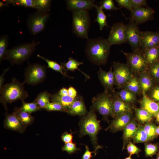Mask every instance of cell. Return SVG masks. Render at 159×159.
<instances>
[{
    "label": "cell",
    "mask_w": 159,
    "mask_h": 159,
    "mask_svg": "<svg viewBox=\"0 0 159 159\" xmlns=\"http://www.w3.org/2000/svg\"><path fill=\"white\" fill-rule=\"evenodd\" d=\"M111 46L107 39L102 37L89 38L85 51L91 62L98 65L104 64L107 62Z\"/></svg>",
    "instance_id": "6da1fadb"
},
{
    "label": "cell",
    "mask_w": 159,
    "mask_h": 159,
    "mask_svg": "<svg viewBox=\"0 0 159 159\" xmlns=\"http://www.w3.org/2000/svg\"><path fill=\"white\" fill-rule=\"evenodd\" d=\"M25 83L20 82L15 78L11 82L3 86L0 89V101L5 106L7 103H11L18 100L22 102L28 96L27 92L24 88Z\"/></svg>",
    "instance_id": "7a4b0ae2"
},
{
    "label": "cell",
    "mask_w": 159,
    "mask_h": 159,
    "mask_svg": "<svg viewBox=\"0 0 159 159\" xmlns=\"http://www.w3.org/2000/svg\"><path fill=\"white\" fill-rule=\"evenodd\" d=\"M94 110L93 108H91L81 120L79 123L80 135L82 137L89 135L92 143L96 148L100 146L97 144V135L101 127Z\"/></svg>",
    "instance_id": "3957f363"
},
{
    "label": "cell",
    "mask_w": 159,
    "mask_h": 159,
    "mask_svg": "<svg viewBox=\"0 0 159 159\" xmlns=\"http://www.w3.org/2000/svg\"><path fill=\"white\" fill-rule=\"evenodd\" d=\"M39 43L34 39L30 43L16 46L8 50L6 59L12 65L22 64L30 57Z\"/></svg>",
    "instance_id": "277c9868"
},
{
    "label": "cell",
    "mask_w": 159,
    "mask_h": 159,
    "mask_svg": "<svg viewBox=\"0 0 159 159\" xmlns=\"http://www.w3.org/2000/svg\"><path fill=\"white\" fill-rule=\"evenodd\" d=\"M72 12L73 32L79 37L88 39L91 21L88 11L81 10Z\"/></svg>",
    "instance_id": "5b68a950"
},
{
    "label": "cell",
    "mask_w": 159,
    "mask_h": 159,
    "mask_svg": "<svg viewBox=\"0 0 159 159\" xmlns=\"http://www.w3.org/2000/svg\"><path fill=\"white\" fill-rule=\"evenodd\" d=\"M25 81L27 84L35 85L44 81L46 77V67L40 64H29L24 74Z\"/></svg>",
    "instance_id": "8992f818"
},
{
    "label": "cell",
    "mask_w": 159,
    "mask_h": 159,
    "mask_svg": "<svg viewBox=\"0 0 159 159\" xmlns=\"http://www.w3.org/2000/svg\"><path fill=\"white\" fill-rule=\"evenodd\" d=\"M50 14L37 10L30 15L27 19V26L29 32L35 35L42 31L49 18Z\"/></svg>",
    "instance_id": "52a82bcc"
},
{
    "label": "cell",
    "mask_w": 159,
    "mask_h": 159,
    "mask_svg": "<svg viewBox=\"0 0 159 159\" xmlns=\"http://www.w3.org/2000/svg\"><path fill=\"white\" fill-rule=\"evenodd\" d=\"M121 51L126 58L127 64L132 72L139 74L148 69V66L144 52L141 50L129 53L125 52L122 50Z\"/></svg>",
    "instance_id": "ba28073f"
},
{
    "label": "cell",
    "mask_w": 159,
    "mask_h": 159,
    "mask_svg": "<svg viewBox=\"0 0 159 159\" xmlns=\"http://www.w3.org/2000/svg\"><path fill=\"white\" fill-rule=\"evenodd\" d=\"M92 102L93 109L103 117H113L112 98L107 91H105L94 97Z\"/></svg>",
    "instance_id": "9c48e42d"
},
{
    "label": "cell",
    "mask_w": 159,
    "mask_h": 159,
    "mask_svg": "<svg viewBox=\"0 0 159 159\" xmlns=\"http://www.w3.org/2000/svg\"><path fill=\"white\" fill-rule=\"evenodd\" d=\"M115 85L117 87H123L133 75L128 64L114 62L113 64Z\"/></svg>",
    "instance_id": "30bf717a"
},
{
    "label": "cell",
    "mask_w": 159,
    "mask_h": 159,
    "mask_svg": "<svg viewBox=\"0 0 159 159\" xmlns=\"http://www.w3.org/2000/svg\"><path fill=\"white\" fill-rule=\"evenodd\" d=\"M140 32L138 25L135 22L130 20L126 25V43L130 45L133 51L140 50Z\"/></svg>",
    "instance_id": "8fae6325"
},
{
    "label": "cell",
    "mask_w": 159,
    "mask_h": 159,
    "mask_svg": "<svg viewBox=\"0 0 159 159\" xmlns=\"http://www.w3.org/2000/svg\"><path fill=\"white\" fill-rule=\"evenodd\" d=\"M126 25L123 22L115 23L111 27L107 40L111 45L126 43L125 30Z\"/></svg>",
    "instance_id": "7c38bea8"
},
{
    "label": "cell",
    "mask_w": 159,
    "mask_h": 159,
    "mask_svg": "<svg viewBox=\"0 0 159 159\" xmlns=\"http://www.w3.org/2000/svg\"><path fill=\"white\" fill-rule=\"evenodd\" d=\"M140 48L144 52L151 47L159 46V32L140 31Z\"/></svg>",
    "instance_id": "4fadbf2b"
},
{
    "label": "cell",
    "mask_w": 159,
    "mask_h": 159,
    "mask_svg": "<svg viewBox=\"0 0 159 159\" xmlns=\"http://www.w3.org/2000/svg\"><path fill=\"white\" fill-rule=\"evenodd\" d=\"M154 12L153 9L149 7L133 8L131 11L130 20L138 25L151 19Z\"/></svg>",
    "instance_id": "5bb4252c"
},
{
    "label": "cell",
    "mask_w": 159,
    "mask_h": 159,
    "mask_svg": "<svg viewBox=\"0 0 159 159\" xmlns=\"http://www.w3.org/2000/svg\"><path fill=\"white\" fill-rule=\"evenodd\" d=\"M94 0H67L65 2L66 9L72 12L78 11H88L95 6Z\"/></svg>",
    "instance_id": "9a60e30c"
},
{
    "label": "cell",
    "mask_w": 159,
    "mask_h": 159,
    "mask_svg": "<svg viewBox=\"0 0 159 159\" xmlns=\"http://www.w3.org/2000/svg\"><path fill=\"white\" fill-rule=\"evenodd\" d=\"M112 101L113 117L132 112L130 104L123 101L118 96L112 99Z\"/></svg>",
    "instance_id": "2e32d148"
},
{
    "label": "cell",
    "mask_w": 159,
    "mask_h": 159,
    "mask_svg": "<svg viewBox=\"0 0 159 159\" xmlns=\"http://www.w3.org/2000/svg\"><path fill=\"white\" fill-rule=\"evenodd\" d=\"M112 66L110 70L106 72L100 69L98 72L99 78L101 83L105 88V91L112 89L115 85V80Z\"/></svg>",
    "instance_id": "e0dca14e"
},
{
    "label": "cell",
    "mask_w": 159,
    "mask_h": 159,
    "mask_svg": "<svg viewBox=\"0 0 159 159\" xmlns=\"http://www.w3.org/2000/svg\"><path fill=\"white\" fill-rule=\"evenodd\" d=\"M132 116V112H131L115 117L109 128L113 132H116L124 129L131 121Z\"/></svg>",
    "instance_id": "ac0fdd59"
},
{
    "label": "cell",
    "mask_w": 159,
    "mask_h": 159,
    "mask_svg": "<svg viewBox=\"0 0 159 159\" xmlns=\"http://www.w3.org/2000/svg\"><path fill=\"white\" fill-rule=\"evenodd\" d=\"M143 98L140 102L141 108L145 109L153 116L159 112V103L148 97L146 93L142 92Z\"/></svg>",
    "instance_id": "d6986e66"
},
{
    "label": "cell",
    "mask_w": 159,
    "mask_h": 159,
    "mask_svg": "<svg viewBox=\"0 0 159 159\" xmlns=\"http://www.w3.org/2000/svg\"><path fill=\"white\" fill-rule=\"evenodd\" d=\"M67 112L72 115H84L87 113L82 98L77 97L68 108Z\"/></svg>",
    "instance_id": "ffe728a7"
},
{
    "label": "cell",
    "mask_w": 159,
    "mask_h": 159,
    "mask_svg": "<svg viewBox=\"0 0 159 159\" xmlns=\"http://www.w3.org/2000/svg\"><path fill=\"white\" fill-rule=\"evenodd\" d=\"M4 124L7 128L20 132H23L25 127L14 112L6 116Z\"/></svg>",
    "instance_id": "44dd1931"
},
{
    "label": "cell",
    "mask_w": 159,
    "mask_h": 159,
    "mask_svg": "<svg viewBox=\"0 0 159 159\" xmlns=\"http://www.w3.org/2000/svg\"><path fill=\"white\" fill-rule=\"evenodd\" d=\"M139 77L140 90L142 92L146 93L152 87L153 83L152 78L147 71L139 74Z\"/></svg>",
    "instance_id": "7402d4cb"
},
{
    "label": "cell",
    "mask_w": 159,
    "mask_h": 159,
    "mask_svg": "<svg viewBox=\"0 0 159 159\" xmlns=\"http://www.w3.org/2000/svg\"><path fill=\"white\" fill-rule=\"evenodd\" d=\"M137 127L135 121L133 120H131L125 126L124 129L123 139L124 148L127 143L134 137Z\"/></svg>",
    "instance_id": "603a6c76"
},
{
    "label": "cell",
    "mask_w": 159,
    "mask_h": 159,
    "mask_svg": "<svg viewBox=\"0 0 159 159\" xmlns=\"http://www.w3.org/2000/svg\"><path fill=\"white\" fill-rule=\"evenodd\" d=\"M144 54L148 66L154 64L159 61V46L147 49Z\"/></svg>",
    "instance_id": "cb8c5ba5"
},
{
    "label": "cell",
    "mask_w": 159,
    "mask_h": 159,
    "mask_svg": "<svg viewBox=\"0 0 159 159\" xmlns=\"http://www.w3.org/2000/svg\"><path fill=\"white\" fill-rule=\"evenodd\" d=\"M75 98H72L69 95L61 96L59 95V93L50 94V100L53 102H57L60 104L67 110L74 100Z\"/></svg>",
    "instance_id": "d4e9b609"
},
{
    "label": "cell",
    "mask_w": 159,
    "mask_h": 159,
    "mask_svg": "<svg viewBox=\"0 0 159 159\" xmlns=\"http://www.w3.org/2000/svg\"><path fill=\"white\" fill-rule=\"evenodd\" d=\"M95 7L97 12V17L95 21L98 22L100 30H102L105 26H109L106 21L107 16L105 14L101 6L95 5Z\"/></svg>",
    "instance_id": "484cf974"
},
{
    "label": "cell",
    "mask_w": 159,
    "mask_h": 159,
    "mask_svg": "<svg viewBox=\"0 0 159 159\" xmlns=\"http://www.w3.org/2000/svg\"><path fill=\"white\" fill-rule=\"evenodd\" d=\"M37 56L47 62V67L58 72L65 76L69 77L67 75L66 72H64L66 69L62 65H60L56 62L48 59L39 54H37Z\"/></svg>",
    "instance_id": "4316f807"
},
{
    "label": "cell",
    "mask_w": 159,
    "mask_h": 159,
    "mask_svg": "<svg viewBox=\"0 0 159 159\" xmlns=\"http://www.w3.org/2000/svg\"><path fill=\"white\" fill-rule=\"evenodd\" d=\"M50 94L46 91L39 93L34 102L38 105L40 109H44L47 105L50 102Z\"/></svg>",
    "instance_id": "83f0119b"
},
{
    "label": "cell",
    "mask_w": 159,
    "mask_h": 159,
    "mask_svg": "<svg viewBox=\"0 0 159 159\" xmlns=\"http://www.w3.org/2000/svg\"><path fill=\"white\" fill-rule=\"evenodd\" d=\"M123 87L135 94L139 93L141 90L138 78L133 75Z\"/></svg>",
    "instance_id": "f1b7e54d"
},
{
    "label": "cell",
    "mask_w": 159,
    "mask_h": 159,
    "mask_svg": "<svg viewBox=\"0 0 159 159\" xmlns=\"http://www.w3.org/2000/svg\"><path fill=\"white\" fill-rule=\"evenodd\" d=\"M135 94L124 88L117 93L118 96L125 103L130 104L134 102L136 100Z\"/></svg>",
    "instance_id": "f546056e"
},
{
    "label": "cell",
    "mask_w": 159,
    "mask_h": 159,
    "mask_svg": "<svg viewBox=\"0 0 159 159\" xmlns=\"http://www.w3.org/2000/svg\"><path fill=\"white\" fill-rule=\"evenodd\" d=\"M14 112L25 126L31 124L34 120V117L30 114L21 111L20 108L16 109Z\"/></svg>",
    "instance_id": "4dcf8cb0"
},
{
    "label": "cell",
    "mask_w": 159,
    "mask_h": 159,
    "mask_svg": "<svg viewBox=\"0 0 159 159\" xmlns=\"http://www.w3.org/2000/svg\"><path fill=\"white\" fill-rule=\"evenodd\" d=\"M135 114L137 119L142 123L149 122L152 119L153 116L151 115L142 108L136 109Z\"/></svg>",
    "instance_id": "1f68e13d"
},
{
    "label": "cell",
    "mask_w": 159,
    "mask_h": 159,
    "mask_svg": "<svg viewBox=\"0 0 159 159\" xmlns=\"http://www.w3.org/2000/svg\"><path fill=\"white\" fill-rule=\"evenodd\" d=\"M133 139L134 142L135 143L145 142L150 140L143 127L141 126L137 127Z\"/></svg>",
    "instance_id": "d6a6232c"
},
{
    "label": "cell",
    "mask_w": 159,
    "mask_h": 159,
    "mask_svg": "<svg viewBox=\"0 0 159 159\" xmlns=\"http://www.w3.org/2000/svg\"><path fill=\"white\" fill-rule=\"evenodd\" d=\"M9 43L8 37L7 35H3L0 38V61L1 63L3 59H6L8 50Z\"/></svg>",
    "instance_id": "836d02e7"
},
{
    "label": "cell",
    "mask_w": 159,
    "mask_h": 159,
    "mask_svg": "<svg viewBox=\"0 0 159 159\" xmlns=\"http://www.w3.org/2000/svg\"><path fill=\"white\" fill-rule=\"evenodd\" d=\"M51 0H34V8L37 10L47 13L51 8Z\"/></svg>",
    "instance_id": "e575fe53"
},
{
    "label": "cell",
    "mask_w": 159,
    "mask_h": 159,
    "mask_svg": "<svg viewBox=\"0 0 159 159\" xmlns=\"http://www.w3.org/2000/svg\"><path fill=\"white\" fill-rule=\"evenodd\" d=\"M3 1L7 5L11 4L14 6L34 8V0H5Z\"/></svg>",
    "instance_id": "d590c367"
},
{
    "label": "cell",
    "mask_w": 159,
    "mask_h": 159,
    "mask_svg": "<svg viewBox=\"0 0 159 159\" xmlns=\"http://www.w3.org/2000/svg\"><path fill=\"white\" fill-rule=\"evenodd\" d=\"M82 64V62H78L72 58L70 57L67 62L62 63L61 65L65 68L67 70L74 71L76 69L79 70L78 67Z\"/></svg>",
    "instance_id": "8d00e7d4"
},
{
    "label": "cell",
    "mask_w": 159,
    "mask_h": 159,
    "mask_svg": "<svg viewBox=\"0 0 159 159\" xmlns=\"http://www.w3.org/2000/svg\"><path fill=\"white\" fill-rule=\"evenodd\" d=\"M20 109L21 111L29 114L40 109L37 104L34 101L30 103L23 102L22 105Z\"/></svg>",
    "instance_id": "74e56055"
},
{
    "label": "cell",
    "mask_w": 159,
    "mask_h": 159,
    "mask_svg": "<svg viewBox=\"0 0 159 159\" xmlns=\"http://www.w3.org/2000/svg\"><path fill=\"white\" fill-rule=\"evenodd\" d=\"M156 126L151 123H146L143 127L144 130L150 140L155 138L157 136L156 132Z\"/></svg>",
    "instance_id": "f35d334b"
},
{
    "label": "cell",
    "mask_w": 159,
    "mask_h": 159,
    "mask_svg": "<svg viewBox=\"0 0 159 159\" xmlns=\"http://www.w3.org/2000/svg\"><path fill=\"white\" fill-rule=\"evenodd\" d=\"M158 145L153 144H145V151L146 157H152L155 155L158 150Z\"/></svg>",
    "instance_id": "ab89813d"
},
{
    "label": "cell",
    "mask_w": 159,
    "mask_h": 159,
    "mask_svg": "<svg viewBox=\"0 0 159 159\" xmlns=\"http://www.w3.org/2000/svg\"><path fill=\"white\" fill-rule=\"evenodd\" d=\"M148 69L150 77L159 81V61L148 66Z\"/></svg>",
    "instance_id": "60d3db41"
},
{
    "label": "cell",
    "mask_w": 159,
    "mask_h": 159,
    "mask_svg": "<svg viewBox=\"0 0 159 159\" xmlns=\"http://www.w3.org/2000/svg\"><path fill=\"white\" fill-rule=\"evenodd\" d=\"M45 109L48 111H67V110L60 104L54 102L49 103L47 105Z\"/></svg>",
    "instance_id": "b9f144b4"
},
{
    "label": "cell",
    "mask_w": 159,
    "mask_h": 159,
    "mask_svg": "<svg viewBox=\"0 0 159 159\" xmlns=\"http://www.w3.org/2000/svg\"><path fill=\"white\" fill-rule=\"evenodd\" d=\"M100 6L102 9L110 10H117L120 8L117 7L115 5L112 0H103L100 1Z\"/></svg>",
    "instance_id": "7bdbcfd3"
},
{
    "label": "cell",
    "mask_w": 159,
    "mask_h": 159,
    "mask_svg": "<svg viewBox=\"0 0 159 159\" xmlns=\"http://www.w3.org/2000/svg\"><path fill=\"white\" fill-rule=\"evenodd\" d=\"M63 151H66L69 154L74 153L77 150H80V149L77 148L76 144L72 142L65 143L62 148Z\"/></svg>",
    "instance_id": "ee69618b"
},
{
    "label": "cell",
    "mask_w": 159,
    "mask_h": 159,
    "mask_svg": "<svg viewBox=\"0 0 159 159\" xmlns=\"http://www.w3.org/2000/svg\"><path fill=\"white\" fill-rule=\"evenodd\" d=\"M126 149L129 155L131 156L133 154H136L138 156L141 150L130 141H129Z\"/></svg>",
    "instance_id": "f6af8a7d"
},
{
    "label": "cell",
    "mask_w": 159,
    "mask_h": 159,
    "mask_svg": "<svg viewBox=\"0 0 159 159\" xmlns=\"http://www.w3.org/2000/svg\"><path fill=\"white\" fill-rule=\"evenodd\" d=\"M118 5L120 8H125L131 11L133 8L131 6L130 0H115Z\"/></svg>",
    "instance_id": "bcb514c9"
},
{
    "label": "cell",
    "mask_w": 159,
    "mask_h": 159,
    "mask_svg": "<svg viewBox=\"0 0 159 159\" xmlns=\"http://www.w3.org/2000/svg\"><path fill=\"white\" fill-rule=\"evenodd\" d=\"M130 3L133 9L144 6L148 7L145 0H130Z\"/></svg>",
    "instance_id": "7dc6e473"
},
{
    "label": "cell",
    "mask_w": 159,
    "mask_h": 159,
    "mask_svg": "<svg viewBox=\"0 0 159 159\" xmlns=\"http://www.w3.org/2000/svg\"><path fill=\"white\" fill-rule=\"evenodd\" d=\"M85 151L81 159H90L91 158L93 157L92 155V153H94L95 155L96 153V151L99 149H100L102 148L101 147H99L95 148L94 151L92 152L90 151L89 150V148L88 147L87 145H85Z\"/></svg>",
    "instance_id": "c3c4849f"
},
{
    "label": "cell",
    "mask_w": 159,
    "mask_h": 159,
    "mask_svg": "<svg viewBox=\"0 0 159 159\" xmlns=\"http://www.w3.org/2000/svg\"><path fill=\"white\" fill-rule=\"evenodd\" d=\"M151 99L159 103V85L153 89L150 94Z\"/></svg>",
    "instance_id": "681fc988"
},
{
    "label": "cell",
    "mask_w": 159,
    "mask_h": 159,
    "mask_svg": "<svg viewBox=\"0 0 159 159\" xmlns=\"http://www.w3.org/2000/svg\"><path fill=\"white\" fill-rule=\"evenodd\" d=\"M73 137L72 134L68 133L67 132L63 133L61 136L62 140L65 144L72 142Z\"/></svg>",
    "instance_id": "f907efd6"
},
{
    "label": "cell",
    "mask_w": 159,
    "mask_h": 159,
    "mask_svg": "<svg viewBox=\"0 0 159 159\" xmlns=\"http://www.w3.org/2000/svg\"><path fill=\"white\" fill-rule=\"evenodd\" d=\"M68 95L73 98L77 97V92L72 87H70L68 90Z\"/></svg>",
    "instance_id": "816d5d0a"
},
{
    "label": "cell",
    "mask_w": 159,
    "mask_h": 159,
    "mask_svg": "<svg viewBox=\"0 0 159 159\" xmlns=\"http://www.w3.org/2000/svg\"><path fill=\"white\" fill-rule=\"evenodd\" d=\"M9 68H8L4 70V72L1 75L0 77V89L3 86L4 80V76L5 74V73L6 72L9 70Z\"/></svg>",
    "instance_id": "f5cc1de1"
},
{
    "label": "cell",
    "mask_w": 159,
    "mask_h": 159,
    "mask_svg": "<svg viewBox=\"0 0 159 159\" xmlns=\"http://www.w3.org/2000/svg\"><path fill=\"white\" fill-rule=\"evenodd\" d=\"M59 95L63 96L68 95V90L65 88H63L59 92Z\"/></svg>",
    "instance_id": "db71d44e"
},
{
    "label": "cell",
    "mask_w": 159,
    "mask_h": 159,
    "mask_svg": "<svg viewBox=\"0 0 159 159\" xmlns=\"http://www.w3.org/2000/svg\"><path fill=\"white\" fill-rule=\"evenodd\" d=\"M154 117L155 118L156 122L159 123V112H158Z\"/></svg>",
    "instance_id": "11a10c76"
},
{
    "label": "cell",
    "mask_w": 159,
    "mask_h": 159,
    "mask_svg": "<svg viewBox=\"0 0 159 159\" xmlns=\"http://www.w3.org/2000/svg\"><path fill=\"white\" fill-rule=\"evenodd\" d=\"M156 132L157 135H159V125L156 127Z\"/></svg>",
    "instance_id": "9f6ffc18"
},
{
    "label": "cell",
    "mask_w": 159,
    "mask_h": 159,
    "mask_svg": "<svg viewBox=\"0 0 159 159\" xmlns=\"http://www.w3.org/2000/svg\"><path fill=\"white\" fill-rule=\"evenodd\" d=\"M159 159V152L157 155L156 158L155 159Z\"/></svg>",
    "instance_id": "6f0895ef"
},
{
    "label": "cell",
    "mask_w": 159,
    "mask_h": 159,
    "mask_svg": "<svg viewBox=\"0 0 159 159\" xmlns=\"http://www.w3.org/2000/svg\"><path fill=\"white\" fill-rule=\"evenodd\" d=\"M124 159H133L131 158V156L129 155L128 157Z\"/></svg>",
    "instance_id": "680465c9"
}]
</instances>
